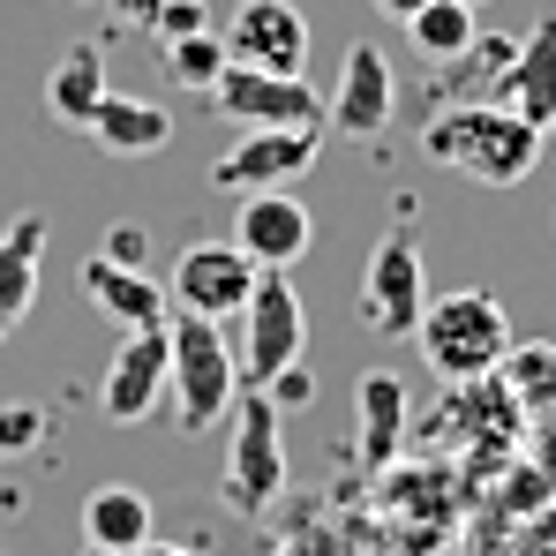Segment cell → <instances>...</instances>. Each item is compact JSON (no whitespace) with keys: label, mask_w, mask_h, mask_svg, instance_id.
Masks as SVG:
<instances>
[{"label":"cell","mask_w":556,"mask_h":556,"mask_svg":"<svg viewBox=\"0 0 556 556\" xmlns=\"http://www.w3.org/2000/svg\"><path fill=\"white\" fill-rule=\"evenodd\" d=\"M542 128L519 121L504 98H473V105H452L421 128V151L444 166V174H466L481 188H519L534 166H542Z\"/></svg>","instance_id":"obj_1"},{"label":"cell","mask_w":556,"mask_h":556,"mask_svg":"<svg viewBox=\"0 0 556 556\" xmlns=\"http://www.w3.org/2000/svg\"><path fill=\"white\" fill-rule=\"evenodd\" d=\"M414 346H421V362L437 376L481 383V376H496L511 362V316H504V301L481 293V286L429 293V308H421V324H414Z\"/></svg>","instance_id":"obj_2"},{"label":"cell","mask_w":556,"mask_h":556,"mask_svg":"<svg viewBox=\"0 0 556 556\" xmlns=\"http://www.w3.org/2000/svg\"><path fill=\"white\" fill-rule=\"evenodd\" d=\"M166 339H174V362H166V391H174V414H181V437H211L233 399H241V362L226 346V331L211 316H166Z\"/></svg>","instance_id":"obj_3"},{"label":"cell","mask_w":556,"mask_h":556,"mask_svg":"<svg viewBox=\"0 0 556 556\" xmlns=\"http://www.w3.org/2000/svg\"><path fill=\"white\" fill-rule=\"evenodd\" d=\"M278 421L286 414H278L264 391H241L233 399V444H226V466H218V496L241 519L271 511L278 489H286V437H278Z\"/></svg>","instance_id":"obj_4"},{"label":"cell","mask_w":556,"mask_h":556,"mask_svg":"<svg viewBox=\"0 0 556 556\" xmlns=\"http://www.w3.org/2000/svg\"><path fill=\"white\" fill-rule=\"evenodd\" d=\"M301 346H308V316H301V293H293V278L286 271H256V293L241 301V383L249 391H264L286 362H301Z\"/></svg>","instance_id":"obj_5"},{"label":"cell","mask_w":556,"mask_h":556,"mask_svg":"<svg viewBox=\"0 0 556 556\" xmlns=\"http://www.w3.org/2000/svg\"><path fill=\"white\" fill-rule=\"evenodd\" d=\"M429 308V271H421V241L414 226H391L369 249V271H362V324L383 331V339H414Z\"/></svg>","instance_id":"obj_6"},{"label":"cell","mask_w":556,"mask_h":556,"mask_svg":"<svg viewBox=\"0 0 556 556\" xmlns=\"http://www.w3.org/2000/svg\"><path fill=\"white\" fill-rule=\"evenodd\" d=\"M211 105L233 128H316L324 121V98L308 76H271V68H249V61H226V76L211 84Z\"/></svg>","instance_id":"obj_7"},{"label":"cell","mask_w":556,"mask_h":556,"mask_svg":"<svg viewBox=\"0 0 556 556\" xmlns=\"http://www.w3.org/2000/svg\"><path fill=\"white\" fill-rule=\"evenodd\" d=\"M166 362H174V339H166V324L121 331L113 362H105V376H98V414H105L113 429H136V421H151V414H159V399H166Z\"/></svg>","instance_id":"obj_8"},{"label":"cell","mask_w":556,"mask_h":556,"mask_svg":"<svg viewBox=\"0 0 556 556\" xmlns=\"http://www.w3.org/2000/svg\"><path fill=\"white\" fill-rule=\"evenodd\" d=\"M316 143H324V121L316 128H241L233 151H218L211 181L226 195H256V188H293L316 166Z\"/></svg>","instance_id":"obj_9"},{"label":"cell","mask_w":556,"mask_h":556,"mask_svg":"<svg viewBox=\"0 0 556 556\" xmlns=\"http://www.w3.org/2000/svg\"><path fill=\"white\" fill-rule=\"evenodd\" d=\"M316 241V218L293 188H256L241 195V218H233V249L256 264V271H293Z\"/></svg>","instance_id":"obj_10"},{"label":"cell","mask_w":556,"mask_h":556,"mask_svg":"<svg viewBox=\"0 0 556 556\" xmlns=\"http://www.w3.org/2000/svg\"><path fill=\"white\" fill-rule=\"evenodd\" d=\"M174 308L188 316H211V324H233L241 316V301L256 293V264L233 249V241H195L181 249V264H174Z\"/></svg>","instance_id":"obj_11"},{"label":"cell","mask_w":556,"mask_h":556,"mask_svg":"<svg viewBox=\"0 0 556 556\" xmlns=\"http://www.w3.org/2000/svg\"><path fill=\"white\" fill-rule=\"evenodd\" d=\"M226 53L249 61V68H271V76H301L308 68V15L293 0H241L233 30H226Z\"/></svg>","instance_id":"obj_12"},{"label":"cell","mask_w":556,"mask_h":556,"mask_svg":"<svg viewBox=\"0 0 556 556\" xmlns=\"http://www.w3.org/2000/svg\"><path fill=\"white\" fill-rule=\"evenodd\" d=\"M76 286H84V301H91L98 316L121 324V331H143V324H166L174 316V293L159 278L143 271V264H113L105 249L76 264Z\"/></svg>","instance_id":"obj_13"},{"label":"cell","mask_w":556,"mask_h":556,"mask_svg":"<svg viewBox=\"0 0 556 556\" xmlns=\"http://www.w3.org/2000/svg\"><path fill=\"white\" fill-rule=\"evenodd\" d=\"M391 61H383V46H346V68H339V91L324 105V121L339 128V136H354V143H369L391 128Z\"/></svg>","instance_id":"obj_14"},{"label":"cell","mask_w":556,"mask_h":556,"mask_svg":"<svg viewBox=\"0 0 556 556\" xmlns=\"http://www.w3.org/2000/svg\"><path fill=\"white\" fill-rule=\"evenodd\" d=\"M496 98H504L519 121H534V128L549 136V121H556V15H542V23L511 46V61L496 68Z\"/></svg>","instance_id":"obj_15"},{"label":"cell","mask_w":556,"mask_h":556,"mask_svg":"<svg viewBox=\"0 0 556 556\" xmlns=\"http://www.w3.org/2000/svg\"><path fill=\"white\" fill-rule=\"evenodd\" d=\"M84 128H91L113 159H151V151L174 143V113H166L159 98H128V91H105Z\"/></svg>","instance_id":"obj_16"},{"label":"cell","mask_w":556,"mask_h":556,"mask_svg":"<svg viewBox=\"0 0 556 556\" xmlns=\"http://www.w3.org/2000/svg\"><path fill=\"white\" fill-rule=\"evenodd\" d=\"M105 91H113V76H105V46L76 38L68 53H53V68H46V113H53V121L84 128Z\"/></svg>","instance_id":"obj_17"},{"label":"cell","mask_w":556,"mask_h":556,"mask_svg":"<svg viewBox=\"0 0 556 556\" xmlns=\"http://www.w3.org/2000/svg\"><path fill=\"white\" fill-rule=\"evenodd\" d=\"M38 264H46V218L23 211V218L0 233V339L30 316V301H38Z\"/></svg>","instance_id":"obj_18"},{"label":"cell","mask_w":556,"mask_h":556,"mask_svg":"<svg viewBox=\"0 0 556 556\" xmlns=\"http://www.w3.org/2000/svg\"><path fill=\"white\" fill-rule=\"evenodd\" d=\"M354 406H362V466H391L399 459V444H406V414H414V399H406V383L391 369H369L354 383Z\"/></svg>","instance_id":"obj_19"},{"label":"cell","mask_w":556,"mask_h":556,"mask_svg":"<svg viewBox=\"0 0 556 556\" xmlns=\"http://www.w3.org/2000/svg\"><path fill=\"white\" fill-rule=\"evenodd\" d=\"M151 534H159V519H151V496H143V489H91V496H84V542H91V549L136 556Z\"/></svg>","instance_id":"obj_20"},{"label":"cell","mask_w":556,"mask_h":556,"mask_svg":"<svg viewBox=\"0 0 556 556\" xmlns=\"http://www.w3.org/2000/svg\"><path fill=\"white\" fill-rule=\"evenodd\" d=\"M406 38H414V53L429 61V68H459L466 53H473V0H421L414 15H406Z\"/></svg>","instance_id":"obj_21"},{"label":"cell","mask_w":556,"mask_h":556,"mask_svg":"<svg viewBox=\"0 0 556 556\" xmlns=\"http://www.w3.org/2000/svg\"><path fill=\"white\" fill-rule=\"evenodd\" d=\"M159 61H166V76H174V91H203L211 98V84L226 76V38L218 30H188V38H166L159 46Z\"/></svg>","instance_id":"obj_22"},{"label":"cell","mask_w":556,"mask_h":556,"mask_svg":"<svg viewBox=\"0 0 556 556\" xmlns=\"http://www.w3.org/2000/svg\"><path fill=\"white\" fill-rule=\"evenodd\" d=\"M264 399H271L278 414H293V406H308L316 399V376H308V362H286V369L264 383Z\"/></svg>","instance_id":"obj_23"},{"label":"cell","mask_w":556,"mask_h":556,"mask_svg":"<svg viewBox=\"0 0 556 556\" xmlns=\"http://www.w3.org/2000/svg\"><path fill=\"white\" fill-rule=\"evenodd\" d=\"M143 249H151V233H143V226H128V218H121V226H105V256H113V264H143Z\"/></svg>","instance_id":"obj_24"},{"label":"cell","mask_w":556,"mask_h":556,"mask_svg":"<svg viewBox=\"0 0 556 556\" xmlns=\"http://www.w3.org/2000/svg\"><path fill=\"white\" fill-rule=\"evenodd\" d=\"M38 437V406H0V452H23Z\"/></svg>","instance_id":"obj_25"},{"label":"cell","mask_w":556,"mask_h":556,"mask_svg":"<svg viewBox=\"0 0 556 556\" xmlns=\"http://www.w3.org/2000/svg\"><path fill=\"white\" fill-rule=\"evenodd\" d=\"M414 8H421V0H376V15H391V23H406Z\"/></svg>","instance_id":"obj_26"},{"label":"cell","mask_w":556,"mask_h":556,"mask_svg":"<svg viewBox=\"0 0 556 556\" xmlns=\"http://www.w3.org/2000/svg\"><path fill=\"white\" fill-rule=\"evenodd\" d=\"M136 556H188V549H166V542H143Z\"/></svg>","instance_id":"obj_27"},{"label":"cell","mask_w":556,"mask_h":556,"mask_svg":"<svg viewBox=\"0 0 556 556\" xmlns=\"http://www.w3.org/2000/svg\"><path fill=\"white\" fill-rule=\"evenodd\" d=\"M549 136H556V121H549Z\"/></svg>","instance_id":"obj_28"},{"label":"cell","mask_w":556,"mask_h":556,"mask_svg":"<svg viewBox=\"0 0 556 556\" xmlns=\"http://www.w3.org/2000/svg\"><path fill=\"white\" fill-rule=\"evenodd\" d=\"M473 8H481V0H473Z\"/></svg>","instance_id":"obj_29"}]
</instances>
